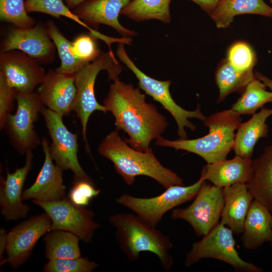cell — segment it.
I'll use <instances>...</instances> for the list:
<instances>
[{"label":"cell","mask_w":272,"mask_h":272,"mask_svg":"<svg viewBox=\"0 0 272 272\" xmlns=\"http://www.w3.org/2000/svg\"><path fill=\"white\" fill-rule=\"evenodd\" d=\"M103 105L114 116L116 129L128 135L129 138L124 140L137 150H148L151 142L168 126L166 117L154 104L146 102V94L140 88L118 79L110 85Z\"/></svg>","instance_id":"6da1fadb"},{"label":"cell","mask_w":272,"mask_h":272,"mask_svg":"<svg viewBox=\"0 0 272 272\" xmlns=\"http://www.w3.org/2000/svg\"><path fill=\"white\" fill-rule=\"evenodd\" d=\"M98 152L113 163L115 171L127 185H132L135 178L141 175L153 179L165 188L184 185L180 177L160 163L151 148L145 152L133 149L121 139L117 130L105 137Z\"/></svg>","instance_id":"7a4b0ae2"},{"label":"cell","mask_w":272,"mask_h":272,"mask_svg":"<svg viewBox=\"0 0 272 272\" xmlns=\"http://www.w3.org/2000/svg\"><path fill=\"white\" fill-rule=\"evenodd\" d=\"M240 115L231 109L215 112L204 121V125L209 128L207 135L195 139L173 141L160 136L155 144L195 154L207 164L223 160L233 150L235 131L242 123Z\"/></svg>","instance_id":"3957f363"},{"label":"cell","mask_w":272,"mask_h":272,"mask_svg":"<svg viewBox=\"0 0 272 272\" xmlns=\"http://www.w3.org/2000/svg\"><path fill=\"white\" fill-rule=\"evenodd\" d=\"M109 223L115 229L119 247L127 258L135 261L142 252H150L159 258L164 270H170L174 263L169 252L173 246L170 239L138 217L135 214L117 213L111 215Z\"/></svg>","instance_id":"277c9868"},{"label":"cell","mask_w":272,"mask_h":272,"mask_svg":"<svg viewBox=\"0 0 272 272\" xmlns=\"http://www.w3.org/2000/svg\"><path fill=\"white\" fill-rule=\"evenodd\" d=\"M107 72L108 80L113 81L118 79L122 67L113 52H102L93 61L85 63L76 74L75 83L77 94L73 111L79 118L82 129V135L87 152L90 151L87 139V127L89 118L95 111L107 112L104 105L100 104L95 97L94 86L96 78L101 71Z\"/></svg>","instance_id":"5b68a950"},{"label":"cell","mask_w":272,"mask_h":272,"mask_svg":"<svg viewBox=\"0 0 272 272\" xmlns=\"http://www.w3.org/2000/svg\"><path fill=\"white\" fill-rule=\"evenodd\" d=\"M235 246L233 232L220 222L200 240L192 244L186 254L184 265L189 267L203 259L212 258L228 264L236 271H263L261 267L243 260Z\"/></svg>","instance_id":"8992f818"},{"label":"cell","mask_w":272,"mask_h":272,"mask_svg":"<svg viewBox=\"0 0 272 272\" xmlns=\"http://www.w3.org/2000/svg\"><path fill=\"white\" fill-rule=\"evenodd\" d=\"M124 44L122 42L118 43L116 52L118 58L137 77L139 88L155 101L160 103L173 117L177 124V134L179 138L188 139L185 127L191 130L196 129V126L189 119L194 118L204 122L207 118L201 112L200 106L198 105L194 111H188L178 105L172 98L170 92L171 81H159L145 74L129 57Z\"/></svg>","instance_id":"52a82bcc"},{"label":"cell","mask_w":272,"mask_h":272,"mask_svg":"<svg viewBox=\"0 0 272 272\" xmlns=\"http://www.w3.org/2000/svg\"><path fill=\"white\" fill-rule=\"evenodd\" d=\"M205 181L200 175L190 185H172L165 188L160 195L152 197H139L124 193L116 199V202L131 210L146 223L156 227L167 212L194 199Z\"/></svg>","instance_id":"ba28073f"},{"label":"cell","mask_w":272,"mask_h":272,"mask_svg":"<svg viewBox=\"0 0 272 272\" xmlns=\"http://www.w3.org/2000/svg\"><path fill=\"white\" fill-rule=\"evenodd\" d=\"M15 99L17 101L16 112L9 114L3 129L11 145L19 153L24 154L41 143L34 123L45 106L38 93L34 91L16 92Z\"/></svg>","instance_id":"9c48e42d"},{"label":"cell","mask_w":272,"mask_h":272,"mask_svg":"<svg viewBox=\"0 0 272 272\" xmlns=\"http://www.w3.org/2000/svg\"><path fill=\"white\" fill-rule=\"evenodd\" d=\"M223 188L205 181L193 202L172 210L171 218L188 223L198 236L209 233L219 222L224 205Z\"/></svg>","instance_id":"30bf717a"},{"label":"cell","mask_w":272,"mask_h":272,"mask_svg":"<svg viewBox=\"0 0 272 272\" xmlns=\"http://www.w3.org/2000/svg\"><path fill=\"white\" fill-rule=\"evenodd\" d=\"M51 139L49 153L55 164L63 170H71L73 181L91 180L81 166L78 158L77 133L70 131L65 125L62 116L44 107L41 112Z\"/></svg>","instance_id":"8fae6325"},{"label":"cell","mask_w":272,"mask_h":272,"mask_svg":"<svg viewBox=\"0 0 272 272\" xmlns=\"http://www.w3.org/2000/svg\"><path fill=\"white\" fill-rule=\"evenodd\" d=\"M32 201L49 216L51 221L50 230L72 233L88 243L91 241L95 230L100 226L94 221L95 214L92 211L75 205L68 198L49 202Z\"/></svg>","instance_id":"7c38bea8"},{"label":"cell","mask_w":272,"mask_h":272,"mask_svg":"<svg viewBox=\"0 0 272 272\" xmlns=\"http://www.w3.org/2000/svg\"><path fill=\"white\" fill-rule=\"evenodd\" d=\"M51 221L45 213L31 217L15 226L8 233L4 264L13 268L29 259L38 240L50 231Z\"/></svg>","instance_id":"4fadbf2b"},{"label":"cell","mask_w":272,"mask_h":272,"mask_svg":"<svg viewBox=\"0 0 272 272\" xmlns=\"http://www.w3.org/2000/svg\"><path fill=\"white\" fill-rule=\"evenodd\" d=\"M0 74L16 92L22 93L34 92L46 74L36 59L18 50L1 52Z\"/></svg>","instance_id":"5bb4252c"},{"label":"cell","mask_w":272,"mask_h":272,"mask_svg":"<svg viewBox=\"0 0 272 272\" xmlns=\"http://www.w3.org/2000/svg\"><path fill=\"white\" fill-rule=\"evenodd\" d=\"M18 50L39 62L49 63L54 58L56 47L46 26L42 23L29 28L15 27L1 45V52Z\"/></svg>","instance_id":"9a60e30c"},{"label":"cell","mask_w":272,"mask_h":272,"mask_svg":"<svg viewBox=\"0 0 272 272\" xmlns=\"http://www.w3.org/2000/svg\"><path fill=\"white\" fill-rule=\"evenodd\" d=\"M33 154L32 150L26 153L24 165L10 173L7 169L6 178L1 177V213L6 220H17L27 217L30 207L23 203V187L32 168Z\"/></svg>","instance_id":"2e32d148"},{"label":"cell","mask_w":272,"mask_h":272,"mask_svg":"<svg viewBox=\"0 0 272 272\" xmlns=\"http://www.w3.org/2000/svg\"><path fill=\"white\" fill-rule=\"evenodd\" d=\"M75 80V74L50 70L36 92L47 108L66 116L73 111L76 97Z\"/></svg>","instance_id":"e0dca14e"},{"label":"cell","mask_w":272,"mask_h":272,"mask_svg":"<svg viewBox=\"0 0 272 272\" xmlns=\"http://www.w3.org/2000/svg\"><path fill=\"white\" fill-rule=\"evenodd\" d=\"M41 144L44 153V161L35 181L23 192V201L31 199L32 200L49 202L65 197L63 170L53 164L49 153L48 140L43 138Z\"/></svg>","instance_id":"ac0fdd59"},{"label":"cell","mask_w":272,"mask_h":272,"mask_svg":"<svg viewBox=\"0 0 272 272\" xmlns=\"http://www.w3.org/2000/svg\"><path fill=\"white\" fill-rule=\"evenodd\" d=\"M131 1L89 0L74 9L73 12L89 27L104 24L115 29L123 37H130L135 36L136 33L123 26L118 17Z\"/></svg>","instance_id":"d6986e66"},{"label":"cell","mask_w":272,"mask_h":272,"mask_svg":"<svg viewBox=\"0 0 272 272\" xmlns=\"http://www.w3.org/2000/svg\"><path fill=\"white\" fill-rule=\"evenodd\" d=\"M224 205L221 222L233 234H242L245 218L254 200L246 183H238L223 187Z\"/></svg>","instance_id":"ffe728a7"},{"label":"cell","mask_w":272,"mask_h":272,"mask_svg":"<svg viewBox=\"0 0 272 272\" xmlns=\"http://www.w3.org/2000/svg\"><path fill=\"white\" fill-rule=\"evenodd\" d=\"M252 159L236 155L231 159H224L205 165L201 171L206 181L220 187L233 184L247 183L252 179Z\"/></svg>","instance_id":"44dd1931"},{"label":"cell","mask_w":272,"mask_h":272,"mask_svg":"<svg viewBox=\"0 0 272 272\" xmlns=\"http://www.w3.org/2000/svg\"><path fill=\"white\" fill-rule=\"evenodd\" d=\"M272 213L254 199L245 218L241 242L245 249L255 250L272 242Z\"/></svg>","instance_id":"7402d4cb"},{"label":"cell","mask_w":272,"mask_h":272,"mask_svg":"<svg viewBox=\"0 0 272 272\" xmlns=\"http://www.w3.org/2000/svg\"><path fill=\"white\" fill-rule=\"evenodd\" d=\"M272 115V108H262L252 114L248 121L241 123L235 134L233 150L236 155L252 159L254 147L260 138L268 136L266 119Z\"/></svg>","instance_id":"603a6c76"},{"label":"cell","mask_w":272,"mask_h":272,"mask_svg":"<svg viewBox=\"0 0 272 272\" xmlns=\"http://www.w3.org/2000/svg\"><path fill=\"white\" fill-rule=\"evenodd\" d=\"M253 176L246 183L254 198L266 207L272 213V143L262 154L252 160Z\"/></svg>","instance_id":"cb8c5ba5"},{"label":"cell","mask_w":272,"mask_h":272,"mask_svg":"<svg viewBox=\"0 0 272 272\" xmlns=\"http://www.w3.org/2000/svg\"><path fill=\"white\" fill-rule=\"evenodd\" d=\"M256 14L272 17V8L263 0H219L211 17L219 28H226L235 16Z\"/></svg>","instance_id":"d4e9b609"},{"label":"cell","mask_w":272,"mask_h":272,"mask_svg":"<svg viewBox=\"0 0 272 272\" xmlns=\"http://www.w3.org/2000/svg\"><path fill=\"white\" fill-rule=\"evenodd\" d=\"M215 78L219 90L217 103H220L231 93L241 94L247 85L256 77L253 70L239 71L233 66L226 58L222 60L218 65Z\"/></svg>","instance_id":"484cf974"},{"label":"cell","mask_w":272,"mask_h":272,"mask_svg":"<svg viewBox=\"0 0 272 272\" xmlns=\"http://www.w3.org/2000/svg\"><path fill=\"white\" fill-rule=\"evenodd\" d=\"M171 0H131L120 15L135 22L157 20L164 23L171 21Z\"/></svg>","instance_id":"4316f807"},{"label":"cell","mask_w":272,"mask_h":272,"mask_svg":"<svg viewBox=\"0 0 272 272\" xmlns=\"http://www.w3.org/2000/svg\"><path fill=\"white\" fill-rule=\"evenodd\" d=\"M79 238L63 230H50L44 238L45 257L48 260L82 257Z\"/></svg>","instance_id":"83f0119b"},{"label":"cell","mask_w":272,"mask_h":272,"mask_svg":"<svg viewBox=\"0 0 272 272\" xmlns=\"http://www.w3.org/2000/svg\"><path fill=\"white\" fill-rule=\"evenodd\" d=\"M266 87L263 82L256 78L247 85L231 109L240 115L254 114L265 104L272 102V91H267Z\"/></svg>","instance_id":"f1b7e54d"},{"label":"cell","mask_w":272,"mask_h":272,"mask_svg":"<svg viewBox=\"0 0 272 272\" xmlns=\"http://www.w3.org/2000/svg\"><path fill=\"white\" fill-rule=\"evenodd\" d=\"M46 27L61 61L60 66L56 70L63 73L76 74L87 62L80 60L75 55L72 49V42L61 33L53 21L48 20Z\"/></svg>","instance_id":"f546056e"},{"label":"cell","mask_w":272,"mask_h":272,"mask_svg":"<svg viewBox=\"0 0 272 272\" xmlns=\"http://www.w3.org/2000/svg\"><path fill=\"white\" fill-rule=\"evenodd\" d=\"M27 13L38 12L49 15L57 19L61 17L69 18L88 29L89 32L96 30L88 26L65 5L62 0H26Z\"/></svg>","instance_id":"4dcf8cb0"},{"label":"cell","mask_w":272,"mask_h":272,"mask_svg":"<svg viewBox=\"0 0 272 272\" xmlns=\"http://www.w3.org/2000/svg\"><path fill=\"white\" fill-rule=\"evenodd\" d=\"M24 0H0V19L16 28H29L34 26L35 20L28 15Z\"/></svg>","instance_id":"1f68e13d"},{"label":"cell","mask_w":272,"mask_h":272,"mask_svg":"<svg viewBox=\"0 0 272 272\" xmlns=\"http://www.w3.org/2000/svg\"><path fill=\"white\" fill-rule=\"evenodd\" d=\"M227 59L233 66L241 71L253 70L257 62L254 51L250 45L243 41L236 42L230 47Z\"/></svg>","instance_id":"d6a6232c"},{"label":"cell","mask_w":272,"mask_h":272,"mask_svg":"<svg viewBox=\"0 0 272 272\" xmlns=\"http://www.w3.org/2000/svg\"><path fill=\"white\" fill-rule=\"evenodd\" d=\"M98 265L87 257L49 260L45 272H92Z\"/></svg>","instance_id":"836d02e7"},{"label":"cell","mask_w":272,"mask_h":272,"mask_svg":"<svg viewBox=\"0 0 272 272\" xmlns=\"http://www.w3.org/2000/svg\"><path fill=\"white\" fill-rule=\"evenodd\" d=\"M97 39L90 32L76 37L72 42V49L75 55L86 63L95 60L102 52L97 45Z\"/></svg>","instance_id":"e575fe53"},{"label":"cell","mask_w":272,"mask_h":272,"mask_svg":"<svg viewBox=\"0 0 272 272\" xmlns=\"http://www.w3.org/2000/svg\"><path fill=\"white\" fill-rule=\"evenodd\" d=\"M73 186L69 193V200L75 205L85 207L91 200L100 193L91 180L73 181Z\"/></svg>","instance_id":"d590c367"},{"label":"cell","mask_w":272,"mask_h":272,"mask_svg":"<svg viewBox=\"0 0 272 272\" xmlns=\"http://www.w3.org/2000/svg\"><path fill=\"white\" fill-rule=\"evenodd\" d=\"M15 90L0 74V129H3L6 120L14 108Z\"/></svg>","instance_id":"8d00e7d4"},{"label":"cell","mask_w":272,"mask_h":272,"mask_svg":"<svg viewBox=\"0 0 272 272\" xmlns=\"http://www.w3.org/2000/svg\"><path fill=\"white\" fill-rule=\"evenodd\" d=\"M197 4L200 9L210 16L215 10L219 0H190Z\"/></svg>","instance_id":"74e56055"},{"label":"cell","mask_w":272,"mask_h":272,"mask_svg":"<svg viewBox=\"0 0 272 272\" xmlns=\"http://www.w3.org/2000/svg\"><path fill=\"white\" fill-rule=\"evenodd\" d=\"M7 235L6 230L4 228L0 230V264H4L5 258L4 253L6 251L7 244Z\"/></svg>","instance_id":"f35d334b"},{"label":"cell","mask_w":272,"mask_h":272,"mask_svg":"<svg viewBox=\"0 0 272 272\" xmlns=\"http://www.w3.org/2000/svg\"><path fill=\"white\" fill-rule=\"evenodd\" d=\"M254 75L255 77L263 82L266 87L269 88L272 91V80L265 76L261 73L255 71Z\"/></svg>","instance_id":"ab89813d"},{"label":"cell","mask_w":272,"mask_h":272,"mask_svg":"<svg viewBox=\"0 0 272 272\" xmlns=\"http://www.w3.org/2000/svg\"><path fill=\"white\" fill-rule=\"evenodd\" d=\"M88 1L89 0H64L66 6L70 9H75Z\"/></svg>","instance_id":"60d3db41"},{"label":"cell","mask_w":272,"mask_h":272,"mask_svg":"<svg viewBox=\"0 0 272 272\" xmlns=\"http://www.w3.org/2000/svg\"><path fill=\"white\" fill-rule=\"evenodd\" d=\"M271 227H272V221H271ZM270 243H271V246L272 247V242Z\"/></svg>","instance_id":"b9f144b4"},{"label":"cell","mask_w":272,"mask_h":272,"mask_svg":"<svg viewBox=\"0 0 272 272\" xmlns=\"http://www.w3.org/2000/svg\"><path fill=\"white\" fill-rule=\"evenodd\" d=\"M270 2L272 4V0H270Z\"/></svg>","instance_id":"7bdbcfd3"},{"label":"cell","mask_w":272,"mask_h":272,"mask_svg":"<svg viewBox=\"0 0 272 272\" xmlns=\"http://www.w3.org/2000/svg\"><path fill=\"white\" fill-rule=\"evenodd\" d=\"M272 18V17H271Z\"/></svg>","instance_id":"ee69618b"}]
</instances>
